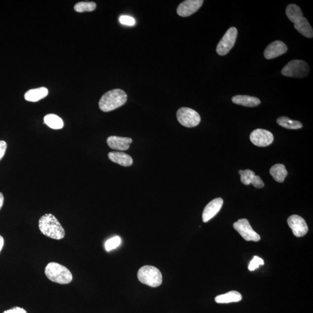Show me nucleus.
Wrapping results in <instances>:
<instances>
[{
  "instance_id": "f257e3e1",
  "label": "nucleus",
  "mask_w": 313,
  "mask_h": 313,
  "mask_svg": "<svg viewBox=\"0 0 313 313\" xmlns=\"http://www.w3.org/2000/svg\"><path fill=\"white\" fill-rule=\"evenodd\" d=\"M38 227L41 232L49 238L60 240L65 236V229L60 222L51 213L45 214L38 221Z\"/></svg>"
},
{
  "instance_id": "f03ea898",
  "label": "nucleus",
  "mask_w": 313,
  "mask_h": 313,
  "mask_svg": "<svg viewBox=\"0 0 313 313\" xmlns=\"http://www.w3.org/2000/svg\"><path fill=\"white\" fill-rule=\"evenodd\" d=\"M127 101V95L120 89H115L104 94L99 102L100 109L104 112H108L116 109Z\"/></svg>"
},
{
  "instance_id": "7ed1b4c3",
  "label": "nucleus",
  "mask_w": 313,
  "mask_h": 313,
  "mask_svg": "<svg viewBox=\"0 0 313 313\" xmlns=\"http://www.w3.org/2000/svg\"><path fill=\"white\" fill-rule=\"evenodd\" d=\"M45 274L51 281L60 284H68L72 280V273L67 267L56 262L49 263L45 269Z\"/></svg>"
},
{
  "instance_id": "20e7f679",
  "label": "nucleus",
  "mask_w": 313,
  "mask_h": 313,
  "mask_svg": "<svg viewBox=\"0 0 313 313\" xmlns=\"http://www.w3.org/2000/svg\"><path fill=\"white\" fill-rule=\"evenodd\" d=\"M138 278L143 284L153 288L158 287L163 282L162 274L159 269L153 266L141 267L138 272Z\"/></svg>"
},
{
  "instance_id": "39448f33",
  "label": "nucleus",
  "mask_w": 313,
  "mask_h": 313,
  "mask_svg": "<svg viewBox=\"0 0 313 313\" xmlns=\"http://www.w3.org/2000/svg\"><path fill=\"white\" fill-rule=\"evenodd\" d=\"M309 71L307 63L302 60H294L283 68L281 74L286 77L302 78L307 76Z\"/></svg>"
},
{
  "instance_id": "423d86ee",
  "label": "nucleus",
  "mask_w": 313,
  "mask_h": 313,
  "mask_svg": "<svg viewBox=\"0 0 313 313\" xmlns=\"http://www.w3.org/2000/svg\"><path fill=\"white\" fill-rule=\"evenodd\" d=\"M176 116L179 123L187 128L195 127L201 121L200 114L190 108H179L177 111Z\"/></svg>"
},
{
  "instance_id": "0eeeda50",
  "label": "nucleus",
  "mask_w": 313,
  "mask_h": 313,
  "mask_svg": "<svg viewBox=\"0 0 313 313\" xmlns=\"http://www.w3.org/2000/svg\"><path fill=\"white\" fill-rule=\"evenodd\" d=\"M238 31L235 27L227 30L225 35L217 45L216 52L220 56H225L229 53L235 45Z\"/></svg>"
},
{
  "instance_id": "6e6552de",
  "label": "nucleus",
  "mask_w": 313,
  "mask_h": 313,
  "mask_svg": "<svg viewBox=\"0 0 313 313\" xmlns=\"http://www.w3.org/2000/svg\"><path fill=\"white\" fill-rule=\"evenodd\" d=\"M233 227L247 242H257L260 240V236L252 229L248 220L246 219H239L234 223Z\"/></svg>"
},
{
  "instance_id": "1a4fd4ad",
  "label": "nucleus",
  "mask_w": 313,
  "mask_h": 313,
  "mask_svg": "<svg viewBox=\"0 0 313 313\" xmlns=\"http://www.w3.org/2000/svg\"><path fill=\"white\" fill-rule=\"evenodd\" d=\"M250 140L255 146L266 147L272 143L274 136L268 130L257 129L250 134Z\"/></svg>"
},
{
  "instance_id": "9d476101",
  "label": "nucleus",
  "mask_w": 313,
  "mask_h": 313,
  "mask_svg": "<svg viewBox=\"0 0 313 313\" xmlns=\"http://www.w3.org/2000/svg\"><path fill=\"white\" fill-rule=\"evenodd\" d=\"M288 225L296 237L304 236L308 232V226L305 219L301 216L294 215L289 217Z\"/></svg>"
},
{
  "instance_id": "9b49d317",
  "label": "nucleus",
  "mask_w": 313,
  "mask_h": 313,
  "mask_svg": "<svg viewBox=\"0 0 313 313\" xmlns=\"http://www.w3.org/2000/svg\"><path fill=\"white\" fill-rule=\"evenodd\" d=\"M203 0H186L181 3L177 8V13L182 17L193 15L202 6Z\"/></svg>"
},
{
  "instance_id": "f8f14e48",
  "label": "nucleus",
  "mask_w": 313,
  "mask_h": 313,
  "mask_svg": "<svg viewBox=\"0 0 313 313\" xmlns=\"http://www.w3.org/2000/svg\"><path fill=\"white\" fill-rule=\"evenodd\" d=\"M223 204L221 198H216L207 204L203 213L204 222H208L219 212Z\"/></svg>"
},
{
  "instance_id": "ddd939ff",
  "label": "nucleus",
  "mask_w": 313,
  "mask_h": 313,
  "mask_svg": "<svg viewBox=\"0 0 313 313\" xmlns=\"http://www.w3.org/2000/svg\"><path fill=\"white\" fill-rule=\"evenodd\" d=\"M288 50L287 46L281 41H275L270 44L264 52L267 59H272L284 54Z\"/></svg>"
},
{
  "instance_id": "4468645a",
  "label": "nucleus",
  "mask_w": 313,
  "mask_h": 313,
  "mask_svg": "<svg viewBox=\"0 0 313 313\" xmlns=\"http://www.w3.org/2000/svg\"><path fill=\"white\" fill-rule=\"evenodd\" d=\"M132 142L133 139L130 138L111 136L107 139L108 146L111 149L119 151L127 150Z\"/></svg>"
},
{
  "instance_id": "2eb2a0df",
  "label": "nucleus",
  "mask_w": 313,
  "mask_h": 313,
  "mask_svg": "<svg viewBox=\"0 0 313 313\" xmlns=\"http://www.w3.org/2000/svg\"><path fill=\"white\" fill-rule=\"evenodd\" d=\"M108 159L112 162L123 167H130L133 163V160L129 155L119 151H112L108 154Z\"/></svg>"
},
{
  "instance_id": "dca6fc26",
  "label": "nucleus",
  "mask_w": 313,
  "mask_h": 313,
  "mask_svg": "<svg viewBox=\"0 0 313 313\" xmlns=\"http://www.w3.org/2000/svg\"><path fill=\"white\" fill-rule=\"evenodd\" d=\"M232 102L236 104L250 107L258 106L260 104L258 98L248 95H236L233 97Z\"/></svg>"
},
{
  "instance_id": "f3484780",
  "label": "nucleus",
  "mask_w": 313,
  "mask_h": 313,
  "mask_svg": "<svg viewBox=\"0 0 313 313\" xmlns=\"http://www.w3.org/2000/svg\"><path fill=\"white\" fill-rule=\"evenodd\" d=\"M294 27L296 31L305 37L311 38L313 37V28L308 19L303 16L295 23Z\"/></svg>"
},
{
  "instance_id": "a211bd4d",
  "label": "nucleus",
  "mask_w": 313,
  "mask_h": 313,
  "mask_svg": "<svg viewBox=\"0 0 313 313\" xmlns=\"http://www.w3.org/2000/svg\"><path fill=\"white\" fill-rule=\"evenodd\" d=\"M48 90L47 88L41 87L29 90L25 94V98L29 102H38L47 97Z\"/></svg>"
},
{
  "instance_id": "6ab92c4d",
  "label": "nucleus",
  "mask_w": 313,
  "mask_h": 313,
  "mask_svg": "<svg viewBox=\"0 0 313 313\" xmlns=\"http://www.w3.org/2000/svg\"><path fill=\"white\" fill-rule=\"evenodd\" d=\"M242 295L239 292L233 291L225 294L217 296L215 302L217 304H229L232 302H238L242 301Z\"/></svg>"
},
{
  "instance_id": "aec40b11",
  "label": "nucleus",
  "mask_w": 313,
  "mask_h": 313,
  "mask_svg": "<svg viewBox=\"0 0 313 313\" xmlns=\"http://www.w3.org/2000/svg\"><path fill=\"white\" fill-rule=\"evenodd\" d=\"M270 173L277 182L282 183L287 176L288 172L284 165L275 164L270 170Z\"/></svg>"
},
{
  "instance_id": "412c9836",
  "label": "nucleus",
  "mask_w": 313,
  "mask_h": 313,
  "mask_svg": "<svg viewBox=\"0 0 313 313\" xmlns=\"http://www.w3.org/2000/svg\"><path fill=\"white\" fill-rule=\"evenodd\" d=\"M44 121L45 124L52 129L60 130L64 126V121L60 117L54 114L46 115Z\"/></svg>"
},
{
  "instance_id": "4be33fe9",
  "label": "nucleus",
  "mask_w": 313,
  "mask_h": 313,
  "mask_svg": "<svg viewBox=\"0 0 313 313\" xmlns=\"http://www.w3.org/2000/svg\"><path fill=\"white\" fill-rule=\"evenodd\" d=\"M286 14L290 21L294 24L304 16L301 8L296 4L288 5L286 8Z\"/></svg>"
},
{
  "instance_id": "5701e85b",
  "label": "nucleus",
  "mask_w": 313,
  "mask_h": 313,
  "mask_svg": "<svg viewBox=\"0 0 313 313\" xmlns=\"http://www.w3.org/2000/svg\"><path fill=\"white\" fill-rule=\"evenodd\" d=\"M277 123L280 126L289 130H299L303 127L301 122L292 120L287 117H279L277 120Z\"/></svg>"
},
{
  "instance_id": "b1692460",
  "label": "nucleus",
  "mask_w": 313,
  "mask_h": 313,
  "mask_svg": "<svg viewBox=\"0 0 313 313\" xmlns=\"http://www.w3.org/2000/svg\"><path fill=\"white\" fill-rule=\"evenodd\" d=\"M97 8L96 3L94 2H80L74 6V10L77 12H91Z\"/></svg>"
},
{
  "instance_id": "393cba45",
  "label": "nucleus",
  "mask_w": 313,
  "mask_h": 313,
  "mask_svg": "<svg viewBox=\"0 0 313 313\" xmlns=\"http://www.w3.org/2000/svg\"><path fill=\"white\" fill-rule=\"evenodd\" d=\"M239 173L241 176L242 182L245 185H249L251 183L253 177L255 175V173L250 170H240Z\"/></svg>"
},
{
  "instance_id": "a878e982",
  "label": "nucleus",
  "mask_w": 313,
  "mask_h": 313,
  "mask_svg": "<svg viewBox=\"0 0 313 313\" xmlns=\"http://www.w3.org/2000/svg\"><path fill=\"white\" fill-rule=\"evenodd\" d=\"M121 243V239L119 236L114 237L113 238L107 240L105 243V249L107 252H109L111 250L116 249L117 247L120 245Z\"/></svg>"
},
{
  "instance_id": "bb28decb",
  "label": "nucleus",
  "mask_w": 313,
  "mask_h": 313,
  "mask_svg": "<svg viewBox=\"0 0 313 313\" xmlns=\"http://www.w3.org/2000/svg\"><path fill=\"white\" fill-rule=\"evenodd\" d=\"M264 265V261L262 259L258 256H254L249 263L248 269L250 271H254L255 270L259 268L260 265Z\"/></svg>"
},
{
  "instance_id": "cd10ccee",
  "label": "nucleus",
  "mask_w": 313,
  "mask_h": 313,
  "mask_svg": "<svg viewBox=\"0 0 313 313\" xmlns=\"http://www.w3.org/2000/svg\"><path fill=\"white\" fill-rule=\"evenodd\" d=\"M119 21L122 25L133 26L135 24V20L130 16H121Z\"/></svg>"
},
{
  "instance_id": "c85d7f7f",
  "label": "nucleus",
  "mask_w": 313,
  "mask_h": 313,
  "mask_svg": "<svg viewBox=\"0 0 313 313\" xmlns=\"http://www.w3.org/2000/svg\"><path fill=\"white\" fill-rule=\"evenodd\" d=\"M253 186L257 188V189H261V188L264 187L265 184L263 183V180L259 176L255 175L253 177L251 181V183Z\"/></svg>"
},
{
  "instance_id": "c756f323",
  "label": "nucleus",
  "mask_w": 313,
  "mask_h": 313,
  "mask_svg": "<svg viewBox=\"0 0 313 313\" xmlns=\"http://www.w3.org/2000/svg\"><path fill=\"white\" fill-rule=\"evenodd\" d=\"M3 313H28V312L24 309L15 306V307L4 311Z\"/></svg>"
},
{
  "instance_id": "7c9ffc66",
  "label": "nucleus",
  "mask_w": 313,
  "mask_h": 313,
  "mask_svg": "<svg viewBox=\"0 0 313 313\" xmlns=\"http://www.w3.org/2000/svg\"><path fill=\"white\" fill-rule=\"evenodd\" d=\"M6 148H7V144L5 141L0 140V160L4 156Z\"/></svg>"
},
{
  "instance_id": "2f4dec72",
  "label": "nucleus",
  "mask_w": 313,
  "mask_h": 313,
  "mask_svg": "<svg viewBox=\"0 0 313 313\" xmlns=\"http://www.w3.org/2000/svg\"><path fill=\"white\" fill-rule=\"evenodd\" d=\"M4 198L1 193H0V210L2 209L3 204H4Z\"/></svg>"
},
{
  "instance_id": "473e14b6",
  "label": "nucleus",
  "mask_w": 313,
  "mask_h": 313,
  "mask_svg": "<svg viewBox=\"0 0 313 313\" xmlns=\"http://www.w3.org/2000/svg\"><path fill=\"white\" fill-rule=\"evenodd\" d=\"M4 238L1 236H0V252L2 250L3 248V246H4Z\"/></svg>"
}]
</instances>
